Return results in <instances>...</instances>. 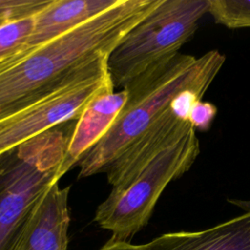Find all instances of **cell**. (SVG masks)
<instances>
[{"label": "cell", "mask_w": 250, "mask_h": 250, "mask_svg": "<svg viewBox=\"0 0 250 250\" xmlns=\"http://www.w3.org/2000/svg\"><path fill=\"white\" fill-rule=\"evenodd\" d=\"M161 0L119 2L73 29L0 63V106L9 105L108 57Z\"/></svg>", "instance_id": "cell-1"}, {"label": "cell", "mask_w": 250, "mask_h": 250, "mask_svg": "<svg viewBox=\"0 0 250 250\" xmlns=\"http://www.w3.org/2000/svg\"><path fill=\"white\" fill-rule=\"evenodd\" d=\"M226 57L211 50L199 58L178 53L131 80L125 105L104 136L78 162V178L105 173L110 164L168 108L179 93L205 94Z\"/></svg>", "instance_id": "cell-2"}, {"label": "cell", "mask_w": 250, "mask_h": 250, "mask_svg": "<svg viewBox=\"0 0 250 250\" xmlns=\"http://www.w3.org/2000/svg\"><path fill=\"white\" fill-rule=\"evenodd\" d=\"M69 122L0 154V250H17L35 205L59 183Z\"/></svg>", "instance_id": "cell-3"}, {"label": "cell", "mask_w": 250, "mask_h": 250, "mask_svg": "<svg viewBox=\"0 0 250 250\" xmlns=\"http://www.w3.org/2000/svg\"><path fill=\"white\" fill-rule=\"evenodd\" d=\"M107 59H98L21 100L0 106V154L76 120L96 96L113 86Z\"/></svg>", "instance_id": "cell-4"}, {"label": "cell", "mask_w": 250, "mask_h": 250, "mask_svg": "<svg viewBox=\"0 0 250 250\" xmlns=\"http://www.w3.org/2000/svg\"><path fill=\"white\" fill-rule=\"evenodd\" d=\"M209 0H161L114 48L107 70L116 87L180 53L208 13Z\"/></svg>", "instance_id": "cell-5"}, {"label": "cell", "mask_w": 250, "mask_h": 250, "mask_svg": "<svg viewBox=\"0 0 250 250\" xmlns=\"http://www.w3.org/2000/svg\"><path fill=\"white\" fill-rule=\"evenodd\" d=\"M199 153V141L191 127L131 182L112 188L108 196L98 206L95 222L111 231L115 238H131L147 224L166 187L187 173Z\"/></svg>", "instance_id": "cell-6"}, {"label": "cell", "mask_w": 250, "mask_h": 250, "mask_svg": "<svg viewBox=\"0 0 250 250\" xmlns=\"http://www.w3.org/2000/svg\"><path fill=\"white\" fill-rule=\"evenodd\" d=\"M191 125L176 117L170 107L105 171L112 188L121 187L137 177L162 150L181 139Z\"/></svg>", "instance_id": "cell-7"}, {"label": "cell", "mask_w": 250, "mask_h": 250, "mask_svg": "<svg viewBox=\"0 0 250 250\" xmlns=\"http://www.w3.org/2000/svg\"><path fill=\"white\" fill-rule=\"evenodd\" d=\"M114 89L110 86L96 96L75 120L59 172L60 179L78 164L82 156L104 136L125 105L128 98L127 90L122 88L115 92Z\"/></svg>", "instance_id": "cell-8"}, {"label": "cell", "mask_w": 250, "mask_h": 250, "mask_svg": "<svg viewBox=\"0 0 250 250\" xmlns=\"http://www.w3.org/2000/svg\"><path fill=\"white\" fill-rule=\"evenodd\" d=\"M70 188L55 183L31 212L17 250H67Z\"/></svg>", "instance_id": "cell-9"}, {"label": "cell", "mask_w": 250, "mask_h": 250, "mask_svg": "<svg viewBox=\"0 0 250 250\" xmlns=\"http://www.w3.org/2000/svg\"><path fill=\"white\" fill-rule=\"evenodd\" d=\"M144 245L146 250H250V211L207 229L165 233Z\"/></svg>", "instance_id": "cell-10"}, {"label": "cell", "mask_w": 250, "mask_h": 250, "mask_svg": "<svg viewBox=\"0 0 250 250\" xmlns=\"http://www.w3.org/2000/svg\"><path fill=\"white\" fill-rule=\"evenodd\" d=\"M118 2L119 0H53L35 15L33 31L24 48L17 55L61 36Z\"/></svg>", "instance_id": "cell-11"}, {"label": "cell", "mask_w": 250, "mask_h": 250, "mask_svg": "<svg viewBox=\"0 0 250 250\" xmlns=\"http://www.w3.org/2000/svg\"><path fill=\"white\" fill-rule=\"evenodd\" d=\"M34 16L0 24V63L21 52L34 27Z\"/></svg>", "instance_id": "cell-12"}, {"label": "cell", "mask_w": 250, "mask_h": 250, "mask_svg": "<svg viewBox=\"0 0 250 250\" xmlns=\"http://www.w3.org/2000/svg\"><path fill=\"white\" fill-rule=\"evenodd\" d=\"M208 13L215 22L228 28L250 27V1L209 0Z\"/></svg>", "instance_id": "cell-13"}, {"label": "cell", "mask_w": 250, "mask_h": 250, "mask_svg": "<svg viewBox=\"0 0 250 250\" xmlns=\"http://www.w3.org/2000/svg\"><path fill=\"white\" fill-rule=\"evenodd\" d=\"M51 2L52 0H0V24L34 16Z\"/></svg>", "instance_id": "cell-14"}, {"label": "cell", "mask_w": 250, "mask_h": 250, "mask_svg": "<svg viewBox=\"0 0 250 250\" xmlns=\"http://www.w3.org/2000/svg\"><path fill=\"white\" fill-rule=\"evenodd\" d=\"M217 107L210 102L197 101L192 106L188 121L191 127L200 132L208 131L217 114Z\"/></svg>", "instance_id": "cell-15"}, {"label": "cell", "mask_w": 250, "mask_h": 250, "mask_svg": "<svg viewBox=\"0 0 250 250\" xmlns=\"http://www.w3.org/2000/svg\"><path fill=\"white\" fill-rule=\"evenodd\" d=\"M203 96V94L194 90H184L174 97L169 107L176 117L183 121H188L192 106Z\"/></svg>", "instance_id": "cell-16"}, {"label": "cell", "mask_w": 250, "mask_h": 250, "mask_svg": "<svg viewBox=\"0 0 250 250\" xmlns=\"http://www.w3.org/2000/svg\"><path fill=\"white\" fill-rule=\"evenodd\" d=\"M99 250H146L145 248V245H136L131 244L127 240H122L115 238L113 236L110 237V239Z\"/></svg>", "instance_id": "cell-17"}, {"label": "cell", "mask_w": 250, "mask_h": 250, "mask_svg": "<svg viewBox=\"0 0 250 250\" xmlns=\"http://www.w3.org/2000/svg\"><path fill=\"white\" fill-rule=\"evenodd\" d=\"M229 201L242 209H244L246 212L250 211V200L245 201V200H237V199H229Z\"/></svg>", "instance_id": "cell-18"}]
</instances>
